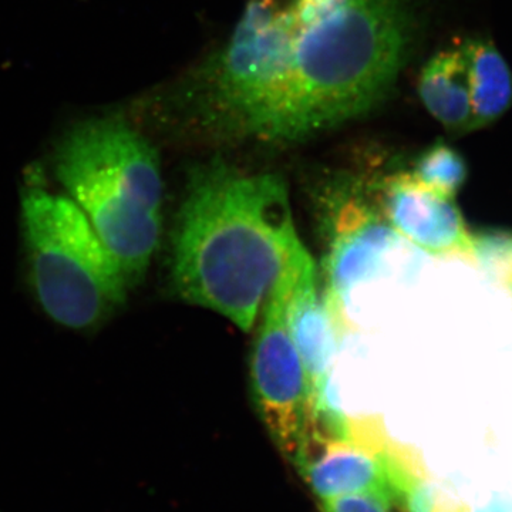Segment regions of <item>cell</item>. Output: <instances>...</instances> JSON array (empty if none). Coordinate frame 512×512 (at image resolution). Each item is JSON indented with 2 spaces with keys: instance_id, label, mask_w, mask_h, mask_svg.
I'll return each mask as SVG.
<instances>
[{
  "instance_id": "3",
  "label": "cell",
  "mask_w": 512,
  "mask_h": 512,
  "mask_svg": "<svg viewBox=\"0 0 512 512\" xmlns=\"http://www.w3.org/2000/svg\"><path fill=\"white\" fill-rule=\"evenodd\" d=\"M55 171L119 262L128 285L146 274L163 228V177L156 150L121 117H93L70 128Z\"/></svg>"
},
{
  "instance_id": "17",
  "label": "cell",
  "mask_w": 512,
  "mask_h": 512,
  "mask_svg": "<svg viewBox=\"0 0 512 512\" xmlns=\"http://www.w3.org/2000/svg\"><path fill=\"white\" fill-rule=\"evenodd\" d=\"M319 2H322V3H336V2H339V0H319Z\"/></svg>"
},
{
  "instance_id": "5",
  "label": "cell",
  "mask_w": 512,
  "mask_h": 512,
  "mask_svg": "<svg viewBox=\"0 0 512 512\" xmlns=\"http://www.w3.org/2000/svg\"><path fill=\"white\" fill-rule=\"evenodd\" d=\"M286 272L261 313L251 355V387L256 410L275 446L298 464L311 433V394L301 357L288 326V306L306 265Z\"/></svg>"
},
{
  "instance_id": "15",
  "label": "cell",
  "mask_w": 512,
  "mask_h": 512,
  "mask_svg": "<svg viewBox=\"0 0 512 512\" xmlns=\"http://www.w3.org/2000/svg\"><path fill=\"white\" fill-rule=\"evenodd\" d=\"M396 501L377 491H363L322 500V512H393Z\"/></svg>"
},
{
  "instance_id": "9",
  "label": "cell",
  "mask_w": 512,
  "mask_h": 512,
  "mask_svg": "<svg viewBox=\"0 0 512 512\" xmlns=\"http://www.w3.org/2000/svg\"><path fill=\"white\" fill-rule=\"evenodd\" d=\"M379 211L400 238L439 258L473 262V235L451 198L431 190L412 173H396L379 185Z\"/></svg>"
},
{
  "instance_id": "7",
  "label": "cell",
  "mask_w": 512,
  "mask_h": 512,
  "mask_svg": "<svg viewBox=\"0 0 512 512\" xmlns=\"http://www.w3.org/2000/svg\"><path fill=\"white\" fill-rule=\"evenodd\" d=\"M402 238L384 220L382 212L359 197L339 202L332 212L329 245L323 262V298L330 312L348 332L346 301L353 289L382 274L387 258Z\"/></svg>"
},
{
  "instance_id": "16",
  "label": "cell",
  "mask_w": 512,
  "mask_h": 512,
  "mask_svg": "<svg viewBox=\"0 0 512 512\" xmlns=\"http://www.w3.org/2000/svg\"><path fill=\"white\" fill-rule=\"evenodd\" d=\"M468 512H512V501L501 495H494L493 500L487 504L481 505L476 510H468Z\"/></svg>"
},
{
  "instance_id": "10",
  "label": "cell",
  "mask_w": 512,
  "mask_h": 512,
  "mask_svg": "<svg viewBox=\"0 0 512 512\" xmlns=\"http://www.w3.org/2000/svg\"><path fill=\"white\" fill-rule=\"evenodd\" d=\"M419 94L431 116L451 133L474 130L470 77L461 43L431 57L421 72Z\"/></svg>"
},
{
  "instance_id": "11",
  "label": "cell",
  "mask_w": 512,
  "mask_h": 512,
  "mask_svg": "<svg viewBox=\"0 0 512 512\" xmlns=\"http://www.w3.org/2000/svg\"><path fill=\"white\" fill-rule=\"evenodd\" d=\"M470 77L473 128L494 123L512 104V73L493 42L468 39L461 43Z\"/></svg>"
},
{
  "instance_id": "12",
  "label": "cell",
  "mask_w": 512,
  "mask_h": 512,
  "mask_svg": "<svg viewBox=\"0 0 512 512\" xmlns=\"http://www.w3.org/2000/svg\"><path fill=\"white\" fill-rule=\"evenodd\" d=\"M412 174L421 184L453 200L466 183L467 164L458 151L439 141L421 154Z\"/></svg>"
},
{
  "instance_id": "4",
  "label": "cell",
  "mask_w": 512,
  "mask_h": 512,
  "mask_svg": "<svg viewBox=\"0 0 512 512\" xmlns=\"http://www.w3.org/2000/svg\"><path fill=\"white\" fill-rule=\"evenodd\" d=\"M22 217L33 288L50 319L86 330L123 305L126 275L69 197L33 188L23 197Z\"/></svg>"
},
{
  "instance_id": "14",
  "label": "cell",
  "mask_w": 512,
  "mask_h": 512,
  "mask_svg": "<svg viewBox=\"0 0 512 512\" xmlns=\"http://www.w3.org/2000/svg\"><path fill=\"white\" fill-rule=\"evenodd\" d=\"M406 512H468L470 508L454 500L439 485L431 483L429 478H421L404 495L402 505Z\"/></svg>"
},
{
  "instance_id": "6",
  "label": "cell",
  "mask_w": 512,
  "mask_h": 512,
  "mask_svg": "<svg viewBox=\"0 0 512 512\" xmlns=\"http://www.w3.org/2000/svg\"><path fill=\"white\" fill-rule=\"evenodd\" d=\"M296 467L320 501L377 491L402 505L407 491L427 477L420 458L394 443L376 417H349L345 436L313 447Z\"/></svg>"
},
{
  "instance_id": "2",
  "label": "cell",
  "mask_w": 512,
  "mask_h": 512,
  "mask_svg": "<svg viewBox=\"0 0 512 512\" xmlns=\"http://www.w3.org/2000/svg\"><path fill=\"white\" fill-rule=\"evenodd\" d=\"M311 258L284 178L224 161L192 174L173 239L183 301L251 332L279 279Z\"/></svg>"
},
{
  "instance_id": "8",
  "label": "cell",
  "mask_w": 512,
  "mask_h": 512,
  "mask_svg": "<svg viewBox=\"0 0 512 512\" xmlns=\"http://www.w3.org/2000/svg\"><path fill=\"white\" fill-rule=\"evenodd\" d=\"M288 326L301 357L311 394L312 436H330L345 427L343 414L330 389V365L346 330L336 320L318 285L315 261L303 268L288 306Z\"/></svg>"
},
{
  "instance_id": "1",
  "label": "cell",
  "mask_w": 512,
  "mask_h": 512,
  "mask_svg": "<svg viewBox=\"0 0 512 512\" xmlns=\"http://www.w3.org/2000/svg\"><path fill=\"white\" fill-rule=\"evenodd\" d=\"M416 28L413 0H339L292 23L247 6L227 45L161 104L212 136L299 143L383 103Z\"/></svg>"
},
{
  "instance_id": "13",
  "label": "cell",
  "mask_w": 512,
  "mask_h": 512,
  "mask_svg": "<svg viewBox=\"0 0 512 512\" xmlns=\"http://www.w3.org/2000/svg\"><path fill=\"white\" fill-rule=\"evenodd\" d=\"M473 262L498 284L505 285L512 276V234L483 232L473 235Z\"/></svg>"
}]
</instances>
